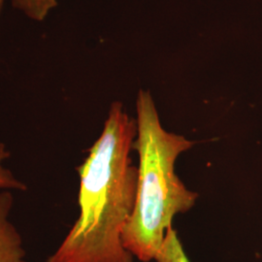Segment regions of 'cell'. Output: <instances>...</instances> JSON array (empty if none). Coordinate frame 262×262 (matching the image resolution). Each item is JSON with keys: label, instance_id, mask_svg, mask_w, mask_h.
<instances>
[{"label": "cell", "instance_id": "1", "mask_svg": "<svg viewBox=\"0 0 262 262\" xmlns=\"http://www.w3.org/2000/svg\"><path fill=\"white\" fill-rule=\"evenodd\" d=\"M137 121L122 102H113L101 135L78 167L80 214L63 241L46 262H133L122 231L133 213L138 169L129 152Z\"/></svg>", "mask_w": 262, "mask_h": 262}, {"label": "cell", "instance_id": "2", "mask_svg": "<svg viewBox=\"0 0 262 262\" xmlns=\"http://www.w3.org/2000/svg\"><path fill=\"white\" fill-rule=\"evenodd\" d=\"M139 155L136 202L122 231L126 251L142 262L156 259L173 219L195 204L197 193L187 189L175 173L179 156L194 143L165 130L151 94L141 90L136 101Z\"/></svg>", "mask_w": 262, "mask_h": 262}, {"label": "cell", "instance_id": "3", "mask_svg": "<svg viewBox=\"0 0 262 262\" xmlns=\"http://www.w3.org/2000/svg\"><path fill=\"white\" fill-rule=\"evenodd\" d=\"M13 203L11 191H0V262H27L23 238L9 219Z\"/></svg>", "mask_w": 262, "mask_h": 262}, {"label": "cell", "instance_id": "4", "mask_svg": "<svg viewBox=\"0 0 262 262\" xmlns=\"http://www.w3.org/2000/svg\"><path fill=\"white\" fill-rule=\"evenodd\" d=\"M155 260L157 262H190L176 230L172 226L167 229L164 241Z\"/></svg>", "mask_w": 262, "mask_h": 262}, {"label": "cell", "instance_id": "5", "mask_svg": "<svg viewBox=\"0 0 262 262\" xmlns=\"http://www.w3.org/2000/svg\"><path fill=\"white\" fill-rule=\"evenodd\" d=\"M12 4L29 19L42 21L57 5V0H12Z\"/></svg>", "mask_w": 262, "mask_h": 262}, {"label": "cell", "instance_id": "6", "mask_svg": "<svg viewBox=\"0 0 262 262\" xmlns=\"http://www.w3.org/2000/svg\"><path fill=\"white\" fill-rule=\"evenodd\" d=\"M10 158V151L3 144L0 142V191L3 190H26L27 186L25 183L19 181L12 171L4 167L3 162Z\"/></svg>", "mask_w": 262, "mask_h": 262}, {"label": "cell", "instance_id": "7", "mask_svg": "<svg viewBox=\"0 0 262 262\" xmlns=\"http://www.w3.org/2000/svg\"><path fill=\"white\" fill-rule=\"evenodd\" d=\"M5 0H0V15H1V11H2V7H3V3Z\"/></svg>", "mask_w": 262, "mask_h": 262}]
</instances>
